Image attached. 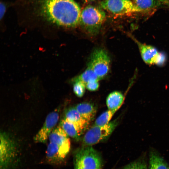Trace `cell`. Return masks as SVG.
Segmentation results:
<instances>
[{
  "instance_id": "6da1fadb",
  "label": "cell",
  "mask_w": 169,
  "mask_h": 169,
  "mask_svg": "<svg viewBox=\"0 0 169 169\" xmlns=\"http://www.w3.org/2000/svg\"><path fill=\"white\" fill-rule=\"evenodd\" d=\"M39 12L47 21L71 28L79 25L80 8L74 0H38Z\"/></svg>"
},
{
  "instance_id": "7a4b0ae2",
  "label": "cell",
  "mask_w": 169,
  "mask_h": 169,
  "mask_svg": "<svg viewBox=\"0 0 169 169\" xmlns=\"http://www.w3.org/2000/svg\"><path fill=\"white\" fill-rule=\"evenodd\" d=\"M105 17L102 9L89 5L81 11L79 25L88 34L95 36L99 32Z\"/></svg>"
},
{
  "instance_id": "3957f363",
  "label": "cell",
  "mask_w": 169,
  "mask_h": 169,
  "mask_svg": "<svg viewBox=\"0 0 169 169\" xmlns=\"http://www.w3.org/2000/svg\"><path fill=\"white\" fill-rule=\"evenodd\" d=\"M74 169H101L100 154L91 146H84L76 150L74 158Z\"/></svg>"
},
{
  "instance_id": "277c9868",
  "label": "cell",
  "mask_w": 169,
  "mask_h": 169,
  "mask_svg": "<svg viewBox=\"0 0 169 169\" xmlns=\"http://www.w3.org/2000/svg\"><path fill=\"white\" fill-rule=\"evenodd\" d=\"M0 140V168L14 169L19 161L17 146L5 132H1Z\"/></svg>"
},
{
  "instance_id": "5b68a950",
  "label": "cell",
  "mask_w": 169,
  "mask_h": 169,
  "mask_svg": "<svg viewBox=\"0 0 169 169\" xmlns=\"http://www.w3.org/2000/svg\"><path fill=\"white\" fill-rule=\"evenodd\" d=\"M118 123L115 120L103 126L93 125L85 133L82 142L84 146H91L107 139Z\"/></svg>"
},
{
  "instance_id": "8992f818",
  "label": "cell",
  "mask_w": 169,
  "mask_h": 169,
  "mask_svg": "<svg viewBox=\"0 0 169 169\" xmlns=\"http://www.w3.org/2000/svg\"><path fill=\"white\" fill-rule=\"evenodd\" d=\"M110 59L107 52L98 48L92 53L87 67L90 68L100 79L108 74L110 68Z\"/></svg>"
},
{
  "instance_id": "52a82bcc",
  "label": "cell",
  "mask_w": 169,
  "mask_h": 169,
  "mask_svg": "<svg viewBox=\"0 0 169 169\" xmlns=\"http://www.w3.org/2000/svg\"><path fill=\"white\" fill-rule=\"evenodd\" d=\"M101 7L117 16H125L142 11L131 0H104L100 3Z\"/></svg>"
},
{
  "instance_id": "ba28073f",
  "label": "cell",
  "mask_w": 169,
  "mask_h": 169,
  "mask_svg": "<svg viewBox=\"0 0 169 169\" xmlns=\"http://www.w3.org/2000/svg\"><path fill=\"white\" fill-rule=\"evenodd\" d=\"M59 110L57 109L47 116L40 130L34 138L37 142L45 143L57 124L59 119Z\"/></svg>"
},
{
  "instance_id": "9c48e42d",
  "label": "cell",
  "mask_w": 169,
  "mask_h": 169,
  "mask_svg": "<svg viewBox=\"0 0 169 169\" xmlns=\"http://www.w3.org/2000/svg\"><path fill=\"white\" fill-rule=\"evenodd\" d=\"M64 119L72 123L81 135L87 129L90 123L85 119L74 107H71L65 111Z\"/></svg>"
},
{
  "instance_id": "30bf717a",
  "label": "cell",
  "mask_w": 169,
  "mask_h": 169,
  "mask_svg": "<svg viewBox=\"0 0 169 169\" xmlns=\"http://www.w3.org/2000/svg\"><path fill=\"white\" fill-rule=\"evenodd\" d=\"M49 142L54 143L60 147L66 153L70 149V141L69 136L59 126L54 128L49 137Z\"/></svg>"
},
{
  "instance_id": "8fae6325",
  "label": "cell",
  "mask_w": 169,
  "mask_h": 169,
  "mask_svg": "<svg viewBox=\"0 0 169 169\" xmlns=\"http://www.w3.org/2000/svg\"><path fill=\"white\" fill-rule=\"evenodd\" d=\"M134 40L138 45L144 61L149 65H156L160 52L152 46L142 44L135 38Z\"/></svg>"
},
{
  "instance_id": "7c38bea8",
  "label": "cell",
  "mask_w": 169,
  "mask_h": 169,
  "mask_svg": "<svg viewBox=\"0 0 169 169\" xmlns=\"http://www.w3.org/2000/svg\"><path fill=\"white\" fill-rule=\"evenodd\" d=\"M67 155L57 144L49 142L46 151V159L48 163L53 165L62 163Z\"/></svg>"
},
{
  "instance_id": "4fadbf2b",
  "label": "cell",
  "mask_w": 169,
  "mask_h": 169,
  "mask_svg": "<svg viewBox=\"0 0 169 169\" xmlns=\"http://www.w3.org/2000/svg\"><path fill=\"white\" fill-rule=\"evenodd\" d=\"M74 107L82 117L89 123L94 119L97 112L95 105L90 102L81 103Z\"/></svg>"
},
{
  "instance_id": "5bb4252c",
  "label": "cell",
  "mask_w": 169,
  "mask_h": 169,
  "mask_svg": "<svg viewBox=\"0 0 169 169\" xmlns=\"http://www.w3.org/2000/svg\"><path fill=\"white\" fill-rule=\"evenodd\" d=\"M124 100L125 96L120 92L114 91L110 93L106 100L108 110L116 112L121 106Z\"/></svg>"
},
{
  "instance_id": "9a60e30c",
  "label": "cell",
  "mask_w": 169,
  "mask_h": 169,
  "mask_svg": "<svg viewBox=\"0 0 169 169\" xmlns=\"http://www.w3.org/2000/svg\"><path fill=\"white\" fill-rule=\"evenodd\" d=\"M150 169H169V166L157 151L151 148L149 152Z\"/></svg>"
},
{
  "instance_id": "2e32d148",
  "label": "cell",
  "mask_w": 169,
  "mask_h": 169,
  "mask_svg": "<svg viewBox=\"0 0 169 169\" xmlns=\"http://www.w3.org/2000/svg\"><path fill=\"white\" fill-rule=\"evenodd\" d=\"M134 4L142 11L164 6L169 7L168 0H133Z\"/></svg>"
},
{
  "instance_id": "e0dca14e",
  "label": "cell",
  "mask_w": 169,
  "mask_h": 169,
  "mask_svg": "<svg viewBox=\"0 0 169 169\" xmlns=\"http://www.w3.org/2000/svg\"><path fill=\"white\" fill-rule=\"evenodd\" d=\"M59 125L63 129L69 137L76 141H78L81 136L75 126L71 122L63 119L59 123Z\"/></svg>"
},
{
  "instance_id": "ac0fdd59",
  "label": "cell",
  "mask_w": 169,
  "mask_h": 169,
  "mask_svg": "<svg viewBox=\"0 0 169 169\" xmlns=\"http://www.w3.org/2000/svg\"><path fill=\"white\" fill-rule=\"evenodd\" d=\"M100 79L94 72L90 68L87 67L85 70L80 75L73 78L71 80V82L81 81L85 84L88 83L94 80H99Z\"/></svg>"
},
{
  "instance_id": "d6986e66",
  "label": "cell",
  "mask_w": 169,
  "mask_h": 169,
  "mask_svg": "<svg viewBox=\"0 0 169 169\" xmlns=\"http://www.w3.org/2000/svg\"><path fill=\"white\" fill-rule=\"evenodd\" d=\"M115 112L108 110L101 114L95 120L93 125L103 126L108 124Z\"/></svg>"
},
{
  "instance_id": "ffe728a7",
  "label": "cell",
  "mask_w": 169,
  "mask_h": 169,
  "mask_svg": "<svg viewBox=\"0 0 169 169\" xmlns=\"http://www.w3.org/2000/svg\"><path fill=\"white\" fill-rule=\"evenodd\" d=\"M72 83L73 84V91L75 95L79 98L83 97L86 88L85 84L80 81L75 82Z\"/></svg>"
},
{
  "instance_id": "44dd1931",
  "label": "cell",
  "mask_w": 169,
  "mask_h": 169,
  "mask_svg": "<svg viewBox=\"0 0 169 169\" xmlns=\"http://www.w3.org/2000/svg\"><path fill=\"white\" fill-rule=\"evenodd\" d=\"M123 169H147L145 161L140 159L127 165Z\"/></svg>"
},
{
  "instance_id": "7402d4cb",
  "label": "cell",
  "mask_w": 169,
  "mask_h": 169,
  "mask_svg": "<svg viewBox=\"0 0 169 169\" xmlns=\"http://www.w3.org/2000/svg\"><path fill=\"white\" fill-rule=\"evenodd\" d=\"M98 80H94L87 83L86 84V88L90 91H95L99 88V84Z\"/></svg>"
},
{
  "instance_id": "603a6c76",
  "label": "cell",
  "mask_w": 169,
  "mask_h": 169,
  "mask_svg": "<svg viewBox=\"0 0 169 169\" xmlns=\"http://www.w3.org/2000/svg\"><path fill=\"white\" fill-rule=\"evenodd\" d=\"M6 10V7L5 4L1 3L0 4V18L1 19L3 17Z\"/></svg>"
},
{
  "instance_id": "cb8c5ba5",
  "label": "cell",
  "mask_w": 169,
  "mask_h": 169,
  "mask_svg": "<svg viewBox=\"0 0 169 169\" xmlns=\"http://www.w3.org/2000/svg\"><path fill=\"white\" fill-rule=\"evenodd\" d=\"M86 2H90L95 1L96 0H83Z\"/></svg>"
}]
</instances>
